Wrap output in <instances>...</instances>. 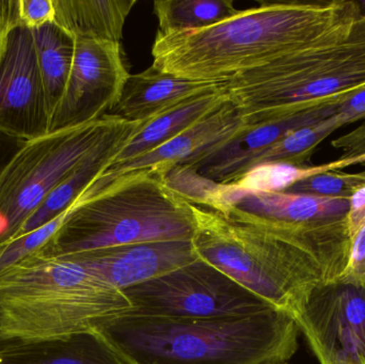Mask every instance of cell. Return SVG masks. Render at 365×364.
<instances>
[{
    "label": "cell",
    "mask_w": 365,
    "mask_h": 364,
    "mask_svg": "<svg viewBox=\"0 0 365 364\" xmlns=\"http://www.w3.org/2000/svg\"><path fill=\"white\" fill-rule=\"evenodd\" d=\"M190 207L199 259L294 320L315 288L345 273L351 243L346 218L289 224L233 207Z\"/></svg>",
    "instance_id": "cell-1"
},
{
    "label": "cell",
    "mask_w": 365,
    "mask_h": 364,
    "mask_svg": "<svg viewBox=\"0 0 365 364\" xmlns=\"http://www.w3.org/2000/svg\"><path fill=\"white\" fill-rule=\"evenodd\" d=\"M362 14L357 1L264 4L203 29L158 31L152 66L182 78L223 83L342 33Z\"/></svg>",
    "instance_id": "cell-2"
},
{
    "label": "cell",
    "mask_w": 365,
    "mask_h": 364,
    "mask_svg": "<svg viewBox=\"0 0 365 364\" xmlns=\"http://www.w3.org/2000/svg\"><path fill=\"white\" fill-rule=\"evenodd\" d=\"M299 328L278 309L225 318H178L130 311L94 333L130 364H287Z\"/></svg>",
    "instance_id": "cell-3"
},
{
    "label": "cell",
    "mask_w": 365,
    "mask_h": 364,
    "mask_svg": "<svg viewBox=\"0 0 365 364\" xmlns=\"http://www.w3.org/2000/svg\"><path fill=\"white\" fill-rule=\"evenodd\" d=\"M130 311L74 254L36 252L0 274V352L94 333Z\"/></svg>",
    "instance_id": "cell-4"
},
{
    "label": "cell",
    "mask_w": 365,
    "mask_h": 364,
    "mask_svg": "<svg viewBox=\"0 0 365 364\" xmlns=\"http://www.w3.org/2000/svg\"><path fill=\"white\" fill-rule=\"evenodd\" d=\"M364 89V12L342 33L225 81L246 126L280 121Z\"/></svg>",
    "instance_id": "cell-5"
},
{
    "label": "cell",
    "mask_w": 365,
    "mask_h": 364,
    "mask_svg": "<svg viewBox=\"0 0 365 364\" xmlns=\"http://www.w3.org/2000/svg\"><path fill=\"white\" fill-rule=\"evenodd\" d=\"M190 203L160 169L133 173L93 198H79L55 236L38 252L64 256L148 241H192Z\"/></svg>",
    "instance_id": "cell-6"
},
{
    "label": "cell",
    "mask_w": 365,
    "mask_h": 364,
    "mask_svg": "<svg viewBox=\"0 0 365 364\" xmlns=\"http://www.w3.org/2000/svg\"><path fill=\"white\" fill-rule=\"evenodd\" d=\"M122 121L108 113L27 141L0 180V248L15 239L47 197Z\"/></svg>",
    "instance_id": "cell-7"
},
{
    "label": "cell",
    "mask_w": 365,
    "mask_h": 364,
    "mask_svg": "<svg viewBox=\"0 0 365 364\" xmlns=\"http://www.w3.org/2000/svg\"><path fill=\"white\" fill-rule=\"evenodd\" d=\"M123 293L133 311L165 318H240L276 309L201 259Z\"/></svg>",
    "instance_id": "cell-8"
},
{
    "label": "cell",
    "mask_w": 365,
    "mask_h": 364,
    "mask_svg": "<svg viewBox=\"0 0 365 364\" xmlns=\"http://www.w3.org/2000/svg\"><path fill=\"white\" fill-rule=\"evenodd\" d=\"M115 42L76 40L63 95L49 120L48 134L98 121L117 106L130 77Z\"/></svg>",
    "instance_id": "cell-9"
},
{
    "label": "cell",
    "mask_w": 365,
    "mask_h": 364,
    "mask_svg": "<svg viewBox=\"0 0 365 364\" xmlns=\"http://www.w3.org/2000/svg\"><path fill=\"white\" fill-rule=\"evenodd\" d=\"M295 321L321 364H365V284L319 286Z\"/></svg>",
    "instance_id": "cell-10"
},
{
    "label": "cell",
    "mask_w": 365,
    "mask_h": 364,
    "mask_svg": "<svg viewBox=\"0 0 365 364\" xmlns=\"http://www.w3.org/2000/svg\"><path fill=\"white\" fill-rule=\"evenodd\" d=\"M49 119L32 30L19 26L0 60V130L34 140L48 134Z\"/></svg>",
    "instance_id": "cell-11"
},
{
    "label": "cell",
    "mask_w": 365,
    "mask_h": 364,
    "mask_svg": "<svg viewBox=\"0 0 365 364\" xmlns=\"http://www.w3.org/2000/svg\"><path fill=\"white\" fill-rule=\"evenodd\" d=\"M343 102L324 105L280 121L245 126L231 138L179 166L216 184L233 183L248 172L255 160L285 135L328 119L338 113Z\"/></svg>",
    "instance_id": "cell-12"
},
{
    "label": "cell",
    "mask_w": 365,
    "mask_h": 364,
    "mask_svg": "<svg viewBox=\"0 0 365 364\" xmlns=\"http://www.w3.org/2000/svg\"><path fill=\"white\" fill-rule=\"evenodd\" d=\"M245 126L240 111L227 100L207 117L153 151L126 162L110 165L83 192L81 198L83 200L93 198L113 182L133 173L160 169L167 175L173 167L197 157L210 147L227 140Z\"/></svg>",
    "instance_id": "cell-13"
},
{
    "label": "cell",
    "mask_w": 365,
    "mask_h": 364,
    "mask_svg": "<svg viewBox=\"0 0 365 364\" xmlns=\"http://www.w3.org/2000/svg\"><path fill=\"white\" fill-rule=\"evenodd\" d=\"M73 254L93 275L122 292L199 259L192 241H148Z\"/></svg>",
    "instance_id": "cell-14"
},
{
    "label": "cell",
    "mask_w": 365,
    "mask_h": 364,
    "mask_svg": "<svg viewBox=\"0 0 365 364\" xmlns=\"http://www.w3.org/2000/svg\"><path fill=\"white\" fill-rule=\"evenodd\" d=\"M220 198L222 211L233 207L255 217L281 224L334 222L345 219L349 211V199L292 192L242 194L230 185H222Z\"/></svg>",
    "instance_id": "cell-15"
},
{
    "label": "cell",
    "mask_w": 365,
    "mask_h": 364,
    "mask_svg": "<svg viewBox=\"0 0 365 364\" xmlns=\"http://www.w3.org/2000/svg\"><path fill=\"white\" fill-rule=\"evenodd\" d=\"M223 83L182 78L151 66L130 75L110 115L128 122H148L189 98L218 89Z\"/></svg>",
    "instance_id": "cell-16"
},
{
    "label": "cell",
    "mask_w": 365,
    "mask_h": 364,
    "mask_svg": "<svg viewBox=\"0 0 365 364\" xmlns=\"http://www.w3.org/2000/svg\"><path fill=\"white\" fill-rule=\"evenodd\" d=\"M143 123L122 121L47 197L46 200L25 222L15 239L42 228L70 209L90 185L113 164L118 154Z\"/></svg>",
    "instance_id": "cell-17"
},
{
    "label": "cell",
    "mask_w": 365,
    "mask_h": 364,
    "mask_svg": "<svg viewBox=\"0 0 365 364\" xmlns=\"http://www.w3.org/2000/svg\"><path fill=\"white\" fill-rule=\"evenodd\" d=\"M227 100L229 98L225 93L223 83L218 89L189 98L154 119L143 122L118 154L113 164L139 157L173 140L207 117Z\"/></svg>",
    "instance_id": "cell-18"
},
{
    "label": "cell",
    "mask_w": 365,
    "mask_h": 364,
    "mask_svg": "<svg viewBox=\"0 0 365 364\" xmlns=\"http://www.w3.org/2000/svg\"><path fill=\"white\" fill-rule=\"evenodd\" d=\"M137 0H53V23L75 40L120 43Z\"/></svg>",
    "instance_id": "cell-19"
},
{
    "label": "cell",
    "mask_w": 365,
    "mask_h": 364,
    "mask_svg": "<svg viewBox=\"0 0 365 364\" xmlns=\"http://www.w3.org/2000/svg\"><path fill=\"white\" fill-rule=\"evenodd\" d=\"M0 364H130L96 333L0 352Z\"/></svg>",
    "instance_id": "cell-20"
},
{
    "label": "cell",
    "mask_w": 365,
    "mask_h": 364,
    "mask_svg": "<svg viewBox=\"0 0 365 364\" xmlns=\"http://www.w3.org/2000/svg\"><path fill=\"white\" fill-rule=\"evenodd\" d=\"M32 36L51 117L63 95L72 71L76 40L53 21L32 30Z\"/></svg>",
    "instance_id": "cell-21"
},
{
    "label": "cell",
    "mask_w": 365,
    "mask_h": 364,
    "mask_svg": "<svg viewBox=\"0 0 365 364\" xmlns=\"http://www.w3.org/2000/svg\"><path fill=\"white\" fill-rule=\"evenodd\" d=\"M233 0H156L160 32L203 29L237 14Z\"/></svg>",
    "instance_id": "cell-22"
},
{
    "label": "cell",
    "mask_w": 365,
    "mask_h": 364,
    "mask_svg": "<svg viewBox=\"0 0 365 364\" xmlns=\"http://www.w3.org/2000/svg\"><path fill=\"white\" fill-rule=\"evenodd\" d=\"M345 124H349L346 119L340 113H336L319 123L289 132L272 145L263 155L259 156L252 165V168L266 164L300 166L310 157L312 152L324 139Z\"/></svg>",
    "instance_id": "cell-23"
},
{
    "label": "cell",
    "mask_w": 365,
    "mask_h": 364,
    "mask_svg": "<svg viewBox=\"0 0 365 364\" xmlns=\"http://www.w3.org/2000/svg\"><path fill=\"white\" fill-rule=\"evenodd\" d=\"M365 185V171L357 173L324 172L298 182L285 192L349 199Z\"/></svg>",
    "instance_id": "cell-24"
},
{
    "label": "cell",
    "mask_w": 365,
    "mask_h": 364,
    "mask_svg": "<svg viewBox=\"0 0 365 364\" xmlns=\"http://www.w3.org/2000/svg\"><path fill=\"white\" fill-rule=\"evenodd\" d=\"M75 205V204H74ZM73 205V207H74ZM73 207L42 228L13 239L0 248V274L9 267L42 249L58 232Z\"/></svg>",
    "instance_id": "cell-25"
},
{
    "label": "cell",
    "mask_w": 365,
    "mask_h": 364,
    "mask_svg": "<svg viewBox=\"0 0 365 364\" xmlns=\"http://www.w3.org/2000/svg\"><path fill=\"white\" fill-rule=\"evenodd\" d=\"M339 280L345 284H365V226L351 237L349 263Z\"/></svg>",
    "instance_id": "cell-26"
},
{
    "label": "cell",
    "mask_w": 365,
    "mask_h": 364,
    "mask_svg": "<svg viewBox=\"0 0 365 364\" xmlns=\"http://www.w3.org/2000/svg\"><path fill=\"white\" fill-rule=\"evenodd\" d=\"M53 0H19L21 26L30 30L38 29L53 21Z\"/></svg>",
    "instance_id": "cell-27"
},
{
    "label": "cell",
    "mask_w": 365,
    "mask_h": 364,
    "mask_svg": "<svg viewBox=\"0 0 365 364\" xmlns=\"http://www.w3.org/2000/svg\"><path fill=\"white\" fill-rule=\"evenodd\" d=\"M19 26V0H0V60L6 53L11 32Z\"/></svg>",
    "instance_id": "cell-28"
},
{
    "label": "cell",
    "mask_w": 365,
    "mask_h": 364,
    "mask_svg": "<svg viewBox=\"0 0 365 364\" xmlns=\"http://www.w3.org/2000/svg\"><path fill=\"white\" fill-rule=\"evenodd\" d=\"M346 220L351 239L362 227L365 226V185L360 187L349 198V211Z\"/></svg>",
    "instance_id": "cell-29"
},
{
    "label": "cell",
    "mask_w": 365,
    "mask_h": 364,
    "mask_svg": "<svg viewBox=\"0 0 365 364\" xmlns=\"http://www.w3.org/2000/svg\"><path fill=\"white\" fill-rule=\"evenodd\" d=\"M27 140L11 136L0 130V180L15 156L25 147Z\"/></svg>",
    "instance_id": "cell-30"
},
{
    "label": "cell",
    "mask_w": 365,
    "mask_h": 364,
    "mask_svg": "<svg viewBox=\"0 0 365 364\" xmlns=\"http://www.w3.org/2000/svg\"><path fill=\"white\" fill-rule=\"evenodd\" d=\"M338 113L346 119L347 123L359 121V120L365 121V89L356 92L346 98L341 104Z\"/></svg>",
    "instance_id": "cell-31"
},
{
    "label": "cell",
    "mask_w": 365,
    "mask_h": 364,
    "mask_svg": "<svg viewBox=\"0 0 365 364\" xmlns=\"http://www.w3.org/2000/svg\"><path fill=\"white\" fill-rule=\"evenodd\" d=\"M327 364H353L349 363H344V361H331V363Z\"/></svg>",
    "instance_id": "cell-32"
},
{
    "label": "cell",
    "mask_w": 365,
    "mask_h": 364,
    "mask_svg": "<svg viewBox=\"0 0 365 364\" xmlns=\"http://www.w3.org/2000/svg\"><path fill=\"white\" fill-rule=\"evenodd\" d=\"M287 364H289V363H287Z\"/></svg>",
    "instance_id": "cell-33"
}]
</instances>
